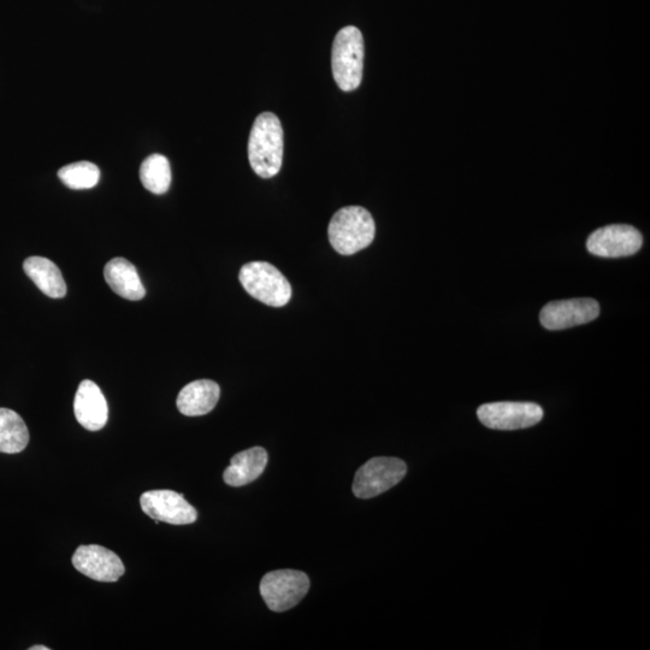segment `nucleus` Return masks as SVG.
<instances>
[{"mask_svg":"<svg viewBox=\"0 0 650 650\" xmlns=\"http://www.w3.org/2000/svg\"><path fill=\"white\" fill-rule=\"evenodd\" d=\"M248 159L262 179H271L280 173L283 161V128L273 112L260 114L248 140Z\"/></svg>","mask_w":650,"mask_h":650,"instance_id":"obj_1","label":"nucleus"},{"mask_svg":"<svg viewBox=\"0 0 650 650\" xmlns=\"http://www.w3.org/2000/svg\"><path fill=\"white\" fill-rule=\"evenodd\" d=\"M375 234L374 218L360 206H347L339 210L329 223L330 244L342 256H352L369 247Z\"/></svg>","mask_w":650,"mask_h":650,"instance_id":"obj_2","label":"nucleus"},{"mask_svg":"<svg viewBox=\"0 0 650 650\" xmlns=\"http://www.w3.org/2000/svg\"><path fill=\"white\" fill-rule=\"evenodd\" d=\"M333 76L344 92H352L362 84L364 39L357 27L342 28L336 34L332 53Z\"/></svg>","mask_w":650,"mask_h":650,"instance_id":"obj_3","label":"nucleus"},{"mask_svg":"<svg viewBox=\"0 0 650 650\" xmlns=\"http://www.w3.org/2000/svg\"><path fill=\"white\" fill-rule=\"evenodd\" d=\"M239 280L245 291L260 303L283 307L292 298L291 283L281 271L267 262H251L241 268Z\"/></svg>","mask_w":650,"mask_h":650,"instance_id":"obj_4","label":"nucleus"},{"mask_svg":"<svg viewBox=\"0 0 650 650\" xmlns=\"http://www.w3.org/2000/svg\"><path fill=\"white\" fill-rule=\"evenodd\" d=\"M310 589L306 573L297 570H277L267 573L260 582V595L271 611L292 610Z\"/></svg>","mask_w":650,"mask_h":650,"instance_id":"obj_5","label":"nucleus"},{"mask_svg":"<svg viewBox=\"0 0 650 650\" xmlns=\"http://www.w3.org/2000/svg\"><path fill=\"white\" fill-rule=\"evenodd\" d=\"M407 466L398 458L378 457L357 471L353 493L359 499H372L397 486L406 476Z\"/></svg>","mask_w":650,"mask_h":650,"instance_id":"obj_6","label":"nucleus"},{"mask_svg":"<svg viewBox=\"0 0 650 650\" xmlns=\"http://www.w3.org/2000/svg\"><path fill=\"white\" fill-rule=\"evenodd\" d=\"M478 419L489 429L520 430L534 427L543 418L540 405L534 403H492L477 410Z\"/></svg>","mask_w":650,"mask_h":650,"instance_id":"obj_7","label":"nucleus"},{"mask_svg":"<svg viewBox=\"0 0 650 650\" xmlns=\"http://www.w3.org/2000/svg\"><path fill=\"white\" fill-rule=\"evenodd\" d=\"M643 236L638 230L626 224H613L596 229L587 241L589 253L601 258H622L634 256L641 250Z\"/></svg>","mask_w":650,"mask_h":650,"instance_id":"obj_8","label":"nucleus"},{"mask_svg":"<svg viewBox=\"0 0 650 650\" xmlns=\"http://www.w3.org/2000/svg\"><path fill=\"white\" fill-rule=\"evenodd\" d=\"M140 505L147 516L173 525L192 524L198 512L183 494L174 490H150L141 495Z\"/></svg>","mask_w":650,"mask_h":650,"instance_id":"obj_9","label":"nucleus"},{"mask_svg":"<svg viewBox=\"0 0 650 650\" xmlns=\"http://www.w3.org/2000/svg\"><path fill=\"white\" fill-rule=\"evenodd\" d=\"M600 315V305L592 298L553 301L543 307L540 321L548 330H564L593 322Z\"/></svg>","mask_w":650,"mask_h":650,"instance_id":"obj_10","label":"nucleus"},{"mask_svg":"<svg viewBox=\"0 0 650 650\" xmlns=\"http://www.w3.org/2000/svg\"><path fill=\"white\" fill-rule=\"evenodd\" d=\"M72 561L82 575L98 582H117L126 572L120 557L102 546H81Z\"/></svg>","mask_w":650,"mask_h":650,"instance_id":"obj_11","label":"nucleus"},{"mask_svg":"<svg viewBox=\"0 0 650 650\" xmlns=\"http://www.w3.org/2000/svg\"><path fill=\"white\" fill-rule=\"evenodd\" d=\"M74 412L78 422L87 430H102L109 419V407L102 390L96 383L85 380L80 383L74 400Z\"/></svg>","mask_w":650,"mask_h":650,"instance_id":"obj_12","label":"nucleus"},{"mask_svg":"<svg viewBox=\"0 0 650 650\" xmlns=\"http://www.w3.org/2000/svg\"><path fill=\"white\" fill-rule=\"evenodd\" d=\"M221 389L214 381L199 380L188 383L177 397V409L182 415L198 417L208 415L220 400Z\"/></svg>","mask_w":650,"mask_h":650,"instance_id":"obj_13","label":"nucleus"},{"mask_svg":"<svg viewBox=\"0 0 650 650\" xmlns=\"http://www.w3.org/2000/svg\"><path fill=\"white\" fill-rule=\"evenodd\" d=\"M268 452L262 447H253L235 454L229 468L224 471L223 480L230 487H244L256 481L268 465Z\"/></svg>","mask_w":650,"mask_h":650,"instance_id":"obj_14","label":"nucleus"},{"mask_svg":"<svg viewBox=\"0 0 650 650\" xmlns=\"http://www.w3.org/2000/svg\"><path fill=\"white\" fill-rule=\"evenodd\" d=\"M108 285L120 297L138 301L145 297L146 291L140 280L137 268L129 260L115 258L110 260L104 269Z\"/></svg>","mask_w":650,"mask_h":650,"instance_id":"obj_15","label":"nucleus"},{"mask_svg":"<svg viewBox=\"0 0 650 650\" xmlns=\"http://www.w3.org/2000/svg\"><path fill=\"white\" fill-rule=\"evenodd\" d=\"M23 270L47 297L59 299L67 294V285H65L61 270L50 259L29 257L23 264Z\"/></svg>","mask_w":650,"mask_h":650,"instance_id":"obj_16","label":"nucleus"},{"mask_svg":"<svg viewBox=\"0 0 650 650\" xmlns=\"http://www.w3.org/2000/svg\"><path fill=\"white\" fill-rule=\"evenodd\" d=\"M28 442L29 431L21 416L13 410L0 409V453H20Z\"/></svg>","mask_w":650,"mask_h":650,"instance_id":"obj_17","label":"nucleus"},{"mask_svg":"<svg viewBox=\"0 0 650 650\" xmlns=\"http://www.w3.org/2000/svg\"><path fill=\"white\" fill-rule=\"evenodd\" d=\"M140 180L147 191L164 194L171 185V168L167 157L152 155L147 157L140 168Z\"/></svg>","mask_w":650,"mask_h":650,"instance_id":"obj_18","label":"nucleus"},{"mask_svg":"<svg viewBox=\"0 0 650 650\" xmlns=\"http://www.w3.org/2000/svg\"><path fill=\"white\" fill-rule=\"evenodd\" d=\"M58 177L65 186L79 191L96 187L100 180V170L91 162H78L59 169Z\"/></svg>","mask_w":650,"mask_h":650,"instance_id":"obj_19","label":"nucleus"},{"mask_svg":"<svg viewBox=\"0 0 650 650\" xmlns=\"http://www.w3.org/2000/svg\"><path fill=\"white\" fill-rule=\"evenodd\" d=\"M50 648H47L45 646H34L32 648H29V650H49Z\"/></svg>","mask_w":650,"mask_h":650,"instance_id":"obj_20","label":"nucleus"}]
</instances>
